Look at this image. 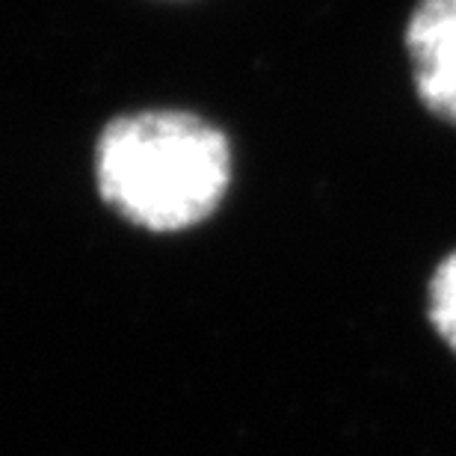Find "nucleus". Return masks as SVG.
I'll return each instance as SVG.
<instances>
[{
    "label": "nucleus",
    "mask_w": 456,
    "mask_h": 456,
    "mask_svg": "<svg viewBox=\"0 0 456 456\" xmlns=\"http://www.w3.org/2000/svg\"><path fill=\"white\" fill-rule=\"evenodd\" d=\"M95 169L118 214L151 232H175L216 211L232 178V151L196 116L140 113L102 134Z\"/></svg>",
    "instance_id": "nucleus-1"
},
{
    "label": "nucleus",
    "mask_w": 456,
    "mask_h": 456,
    "mask_svg": "<svg viewBox=\"0 0 456 456\" xmlns=\"http://www.w3.org/2000/svg\"><path fill=\"white\" fill-rule=\"evenodd\" d=\"M406 53L421 104L456 125V0H418L406 21Z\"/></svg>",
    "instance_id": "nucleus-2"
},
{
    "label": "nucleus",
    "mask_w": 456,
    "mask_h": 456,
    "mask_svg": "<svg viewBox=\"0 0 456 456\" xmlns=\"http://www.w3.org/2000/svg\"><path fill=\"white\" fill-rule=\"evenodd\" d=\"M427 317L436 335L456 353V249L436 264L427 285Z\"/></svg>",
    "instance_id": "nucleus-3"
}]
</instances>
